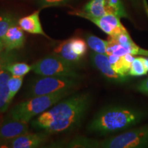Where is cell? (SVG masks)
Wrapping results in <instances>:
<instances>
[{
	"instance_id": "cell-9",
	"label": "cell",
	"mask_w": 148,
	"mask_h": 148,
	"mask_svg": "<svg viewBox=\"0 0 148 148\" xmlns=\"http://www.w3.org/2000/svg\"><path fill=\"white\" fill-rule=\"evenodd\" d=\"M47 133V132H46ZM46 133H25L13 139L0 143V147L36 148L43 145L47 141Z\"/></svg>"
},
{
	"instance_id": "cell-28",
	"label": "cell",
	"mask_w": 148,
	"mask_h": 148,
	"mask_svg": "<svg viewBox=\"0 0 148 148\" xmlns=\"http://www.w3.org/2000/svg\"><path fill=\"white\" fill-rule=\"evenodd\" d=\"M140 57H141V59L142 60H143L144 64H145L146 69H147L148 71V58H145V56H143V57L140 56Z\"/></svg>"
},
{
	"instance_id": "cell-6",
	"label": "cell",
	"mask_w": 148,
	"mask_h": 148,
	"mask_svg": "<svg viewBox=\"0 0 148 148\" xmlns=\"http://www.w3.org/2000/svg\"><path fill=\"white\" fill-rule=\"evenodd\" d=\"M32 70L41 76L68 77L80 79L75 66L71 65L55 55L47 56L32 65Z\"/></svg>"
},
{
	"instance_id": "cell-17",
	"label": "cell",
	"mask_w": 148,
	"mask_h": 148,
	"mask_svg": "<svg viewBox=\"0 0 148 148\" xmlns=\"http://www.w3.org/2000/svg\"><path fill=\"white\" fill-rule=\"evenodd\" d=\"M10 76V72L5 69V66H2L0 71V115L8 109L10 105L8 102L9 90L8 81Z\"/></svg>"
},
{
	"instance_id": "cell-19",
	"label": "cell",
	"mask_w": 148,
	"mask_h": 148,
	"mask_svg": "<svg viewBox=\"0 0 148 148\" xmlns=\"http://www.w3.org/2000/svg\"><path fill=\"white\" fill-rule=\"evenodd\" d=\"M5 69L10 72L12 75L24 77L32 70V66L25 62H9L8 64H2Z\"/></svg>"
},
{
	"instance_id": "cell-26",
	"label": "cell",
	"mask_w": 148,
	"mask_h": 148,
	"mask_svg": "<svg viewBox=\"0 0 148 148\" xmlns=\"http://www.w3.org/2000/svg\"><path fill=\"white\" fill-rule=\"evenodd\" d=\"M136 90L148 97V77L136 84Z\"/></svg>"
},
{
	"instance_id": "cell-21",
	"label": "cell",
	"mask_w": 148,
	"mask_h": 148,
	"mask_svg": "<svg viewBox=\"0 0 148 148\" xmlns=\"http://www.w3.org/2000/svg\"><path fill=\"white\" fill-rule=\"evenodd\" d=\"M69 39L72 51L82 59L87 51L88 45L86 40L79 37H73Z\"/></svg>"
},
{
	"instance_id": "cell-2",
	"label": "cell",
	"mask_w": 148,
	"mask_h": 148,
	"mask_svg": "<svg viewBox=\"0 0 148 148\" xmlns=\"http://www.w3.org/2000/svg\"><path fill=\"white\" fill-rule=\"evenodd\" d=\"M148 112L138 107L111 105L101 109L88 123L87 130L97 135L112 134L136 126L147 116Z\"/></svg>"
},
{
	"instance_id": "cell-11",
	"label": "cell",
	"mask_w": 148,
	"mask_h": 148,
	"mask_svg": "<svg viewBox=\"0 0 148 148\" xmlns=\"http://www.w3.org/2000/svg\"><path fill=\"white\" fill-rule=\"evenodd\" d=\"M29 132L27 123L7 116L0 123V143L12 140Z\"/></svg>"
},
{
	"instance_id": "cell-15",
	"label": "cell",
	"mask_w": 148,
	"mask_h": 148,
	"mask_svg": "<svg viewBox=\"0 0 148 148\" xmlns=\"http://www.w3.org/2000/svg\"><path fill=\"white\" fill-rule=\"evenodd\" d=\"M108 57L111 66L116 73L123 76H128L131 64L135 58L134 55L127 53L121 56H119L111 54L108 55Z\"/></svg>"
},
{
	"instance_id": "cell-13",
	"label": "cell",
	"mask_w": 148,
	"mask_h": 148,
	"mask_svg": "<svg viewBox=\"0 0 148 148\" xmlns=\"http://www.w3.org/2000/svg\"><path fill=\"white\" fill-rule=\"evenodd\" d=\"M2 38L4 42L5 50L8 51L23 47L25 40L23 30L16 25L11 26Z\"/></svg>"
},
{
	"instance_id": "cell-10",
	"label": "cell",
	"mask_w": 148,
	"mask_h": 148,
	"mask_svg": "<svg viewBox=\"0 0 148 148\" xmlns=\"http://www.w3.org/2000/svg\"><path fill=\"white\" fill-rule=\"evenodd\" d=\"M90 59L94 67L108 80L120 83L124 82L127 79V76H123L114 71L106 54L91 51L90 53Z\"/></svg>"
},
{
	"instance_id": "cell-30",
	"label": "cell",
	"mask_w": 148,
	"mask_h": 148,
	"mask_svg": "<svg viewBox=\"0 0 148 148\" xmlns=\"http://www.w3.org/2000/svg\"><path fill=\"white\" fill-rule=\"evenodd\" d=\"M1 68H2V64H1V58H0V71H1Z\"/></svg>"
},
{
	"instance_id": "cell-29",
	"label": "cell",
	"mask_w": 148,
	"mask_h": 148,
	"mask_svg": "<svg viewBox=\"0 0 148 148\" xmlns=\"http://www.w3.org/2000/svg\"><path fill=\"white\" fill-rule=\"evenodd\" d=\"M132 2L133 3H134L135 5H138V0H131Z\"/></svg>"
},
{
	"instance_id": "cell-25",
	"label": "cell",
	"mask_w": 148,
	"mask_h": 148,
	"mask_svg": "<svg viewBox=\"0 0 148 148\" xmlns=\"http://www.w3.org/2000/svg\"><path fill=\"white\" fill-rule=\"evenodd\" d=\"M40 8L47 7L60 6L71 2L73 0H35Z\"/></svg>"
},
{
	"instance_id": "cell-1",
	"label": "cell",
	"mask_w": 148,
	"mask_h": 148,
	"mask_svg": "<svg viewBox=\"0 0 148 148\" xmlns=\"http://www.w3.org/2000/svg\"><path fill=\"white\" fill-rule=\"evenodd\" d=\"M89 92H81L53 105L33 120L36 129L47 133H59L75 129L80 124L91 103Z\"/></svg>"
},
{
	"instance_id": "cell-4",
	"label": "cell",
	"mask_w": 148,
	"mask_h": 148,
	"mask_svg": "<svg viewBox=\"0 0 148 148\" xmlns=\"http://www.w3.org/2000/svg\"><path fill=\"white\" fill-rule=\"evenodd\" d=\"M102 148L148 147V124L133 127L121 134L99 141Z\"/></svg>"
},
{
	"instance_id": "cell-12",
	"label": "cell",
	"mask_w": 148,
	"mask_h": 148,
	"mask_svg": "<svg viewBox=\"0 0 148 148\" xmlns=\"http://www.w3.org/2000/svg\"><path fill=\"white\" fill-rule=\"evenodd\" d=\"M86 19L95 24L99 29L111 37L127 30L121 23L120 18L114 14H109L101 17H88Z\"/></svg>"
},
{
	"instance_id": "cell-7",
	"label": "cell",
	"mask_w": 148,
	"mask_h": 148,
	"mask_svg": "<svg viewBox=\"0 0 148 148\" xmlns=\"http://www.w3.org/2000/svg\"><path fill=\"white\" fill-rule=\"evenodd\" d=\"M71 14L86 19L88 17H101L109 14L119 18H129L121 0H90L82 10L74 11Z\"/></svg>"
},
{
	"instance_id": "cell-16",
	"label": "cell",
	"mask_w": 148,
	"mask_h": 148,
	"mask_svg": "<svg viewBox=\"0 0 148 148\" xmlns=\"http://www.w3.org/2000/svg\"><path fill=\"white\" fill-rule=\"evenodd\" d=\"M52 54L56 56L71 65L76 66L82 60V58L72 51L69 44V39L63 40L59 43L53 49Z\"/></svg>"
},
{
	"instance_id": "cell-14",
	"label": "cell",
	"mask_w": 148,
	"mask_h": 148,
	"mask_svg": "<svg viewBox=\"0 0 148 148\" xmlns=\"http://www.w3.org/2000/svg\"><path fill=\"white\" fill-rule=\"evenodd\" d=\"M40 10H36L29 15L18 20L17 25L25 32L33 34H39L49 38L42 29L39 17Z\"/></svg>"
},
{
	"instance_id": "cell-23",
	"label": "cell",
	"mask_w": 148,
	"mask_h": 148,
	"mask_svg": "<svg viewBox=\"0 0 148 148\" xmlns=\"http://www.w3.org/2000/svg\"><path fill=\"white\" fill-rule=\"evenodd\" d=\"M148 73L147 69H146L141 57H135L131 64L130 69L129 71V75L130 76H142L147 75Z\"/></svg>"
},
{
	"instance_id": "cell-18",
	"label": "cell",
	"mask_w": 148,
	"mask_h": 148,
	"mask_svg": "<svg viewBox=\"0 0 148 148\" xmlns=\"http://www.w3.org/2000/svg\"><path fill=\"white\" fill-rule=\"evenodd\" d=\"M84 38L87 43L88 47L96 53L106 54L107 40H104L95 35L86 33L84 34Z\"/></svg>"
},
{
	"instance_id": "cell-3",
	"label": "cell",
	"mask_w": 148,
	"mask_h": 148,
	"mask_svg": "<svg viewBox=\"0 0 148 148\" xmlns=\"http://www.w3.org/2000/svg\"><path fill=\"white\" fill-rule=\"evenodd\" d=\"M73 91L70 90H61L49 95L30 97L27 100L16 104L11 109L8 115L16 121L28 123L34 116L45 112Z\"/></svg>"
},
{
	"instance_id": "cell-22",
	"label": "cell",
	"mask_w": 148,
	"mask_h": 148,
	"mask_svg": "<svg viewBox=\"0 0 148 148\" xmlns=\"http://www.w3.org/2000/svg\"><path fill=\"white\" fill-rule=\"evenodd\" d=\"M23 77L15 76V75H12L10 77L8 81V86L9 90V98L8 102L11 103L12 99L17 93V92L21 88L22 84H23Z\"/></svg>"
},
{
	"instance_id": "cell-20",
	"label": "cell",
	"mask_w": 148,
	"mask_h": 148,
	"mask_svg": "<svg viewBox=\"0 0 148 148\" xmlns=\"http://www.w3.org/2000/svg\"><path fill=\"white\" fill-rule=\"evenodd\" d=\"M17 22V19L14 14L9 12L0 14V38L4 36L11 26L16 25Z\"/></svg>"
},
{
	"instance_id": "cell-24",
	"label": "cell",
	"mask_w": 148,
	"mask_h": 148,
	"mask_svg": "<svg viewBox=\"0 0 148 148\" xmlns=\"http://www.w3.org/2000/svg\"><path fill=\"white\" fill-rule=\"evenodd\" d=\"M99 141L95 139H90L86 137H78L73 139L69 143L68 147H99Z\"/></svg>"
},
{
	"instance_id": "cell-27",
	"label": "cell",
	"mask_w": 148,
	"mask_h": 148,
	"mask_svg": "<svg viewBox=\"0 0 148 148\" xmlns=\"http://www.w3.org/2000/svg\"><path fill=\"white\" fill-rule=\"evenodd\" d=\"M3 49H5V46H4V42H3V38H0V53L2 52Z\"/></svg>"
},
{
	"instance_id": "cell-8",
	"label": "cell",
	"mask_w": 148,
	"mask_h": 148,
	"mask_svg": "<svg viewBox=\"0 0 148 148\" xmlns=\"http://www.w3.org/2000/svg\"><path fill=\"white\" fill-rule=\"evenodd\" d=\"M127 53L148 57V49H143L136 45L127 31L118 34L114 37V40L109 37L107 40L106 55L112 54L121 56Z\"/></svg>"
},
{
	"instance_id": "cell-5",
	"label": "cell",
	"mask_w": 148,
	"mask_h": 148,
	"mask_svg": "<svg viewBox=\"0 0 148 148\" xmlns=\"http://www.w3.org/2000/svg\"><path fill=\"white\" fill-rule=\"evenodd\" d=\"M79 79L73 77L42 76L32 81L28 89V97L49 95L61 90H74L79 86Z\"/></svg>"
}]
</instances>
